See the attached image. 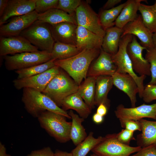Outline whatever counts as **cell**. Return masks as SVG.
<instances>
[{
    "label": "cell",
    "mask_w": 156,
    "mask_h": 156,
    "mask_svg": "<svg viewBox=\"0 0 156 156\" xmlns=\"http://www.w3.org/2000/svg\"><path fill=\"white\" fill-rule=\"evenodd\" d=\"M116 69L112 60V55L101 49L99 56L89 67L87 76H112L116 72Z\"/></svg>",
    "instance_id": "cell-17"
},
{
    "label": "cell",
    "mask_w": 156,
    "mask_h": 156,
    "mask_svg": "<svg viewBox=\"0 0 156 156\" xmlns=\"http://www.w3.org/2000/svg\"><path fill=\"white\" fill-rule=\"evenodd\" d=\"M58 0H36L35 11L38 14L44 13L53 8H56Z\"/></svg>",
    "instance_id": "cell-36"
},
{
    "label": "cell",
    "mask_w": 156,
    "mask_h": 156,
    "mask_svg": "<svg viewBox=\"0 0 156 156\" xmlns=\"http://www.w3.org/2000/svg\"><path fill=\"white\" fill-rule=\"evenodd\" d=\"M92 120L95 123L99 124L101 123L103 120V116L96 113L92 116Z\"/></svg>",
    "instance_id": "cell-44"
},
{
    "label": "cell",
    "mask_w": 156,
    "mask_h": 156,
    "mask_svg": "<svg viewBox=\"0 0 156 156\" xmlns=\"http://www.w3.org/2000/svg\"><path fill=\"white\" fill-rule=\"evenodd\" d=\"M39 51L24 37L18 35L0 38V55L4 56L9 54L32 52Z\"/></svg>",
    "instance_id": "cell-13"
},
{
    "label": "cell",
    "mask_w": 156,
    "mask_h": 156,
    "mask_svg": "<svg viewBox=\"0 0 156 156\" xmlns=\"http://www.w3.org/2000/svg\"><path fill=\"white\" fill-rule=\"evenodd\" d=\"M90 156H100L96 154L93 153V154H91Z\"/></svg>",
    "instance_id": "cell-50"
},
{
    "label": "cell",
    "mask_w": 156,
    "mask_h": 156,
    "mask_svg": "<svg viewBox=\"0 0 156 156\" xmlns=\"http://www.w3.org/2000/svg\"><path fill=\"white\" fill-rule=\"evenodd\" d=\"M138 121L142 127V133L137 136L138 146L142 148L154 145L156 146V121L141 119Z\"/></svg>",
    "instance_id": "cell-24"
},
{
    "label": "cell",
    "mask_w": 156,
    "mask_h": 156,
    "mask_svg": "<svg viewBox=\"0 0 156 156\" xmlns=\"http://www.w3.org/2000/svg\"><path fill=\"white\" fill-rule=\"evenodd\" d=\"M76 46L80 51L85 49H101L103 38L84 27L77 25Z\"/></svg>",
    "instance_id": "cell-19"
},
{
    "label": "cell",
    "mask_w": 156,
    "mask_h": 156,
    "mask_svg": "<svg viewBox=\"0 0 156 156\" xmlns=\"http://www.w3.org/2000/svg\"><path fill=\"white\" fill-rule=\"evenodd\" d=\"M81 2L80 0H59L56 8L74 17L76 10Z\"/></svg>",
    "instance_id": "cell-35"
},
{
    "label": "cell",
    "mask_w": 156,
    "mask_h": 156,
    "mask_svg": "<svg viewBox=\"0 0 156 156\" xmlns=\"http://www.w3.org/2000/svg\"><path fill=\"white\" fill-rule=\"evenodd\" d=\"M38 14L35 10L28 14L12 17L9 21L0 27V37L18 36L37 20Z\"/></svg>",
    "instance_id": "cell-12"
},
{
    "label": "cell",
    "mask_w": 156,
    "mask_h": 156,
    "mask_svg": "<svg viewBox=\"0 0 156 156\" xmlns=\"http://www.w3.org/2000/svg\"><path fill=\"white\" fill-rule=\"evenodd\" d=\"M81 51L76 45L55 42L51 53L52 59L60 60L71 57Z\"/></svg>",
    "instance_id": "cell-29"
},
{
    "label": "cell",
    "mask_w": 156,
    "mask_h": 156,
    "mask_svg": "<svg viewBox=\"0 0 156 156\" xmlns=\"http://www.w3.org/2000/svg\"><path fill=\"white\" fill-rule=\"evenodd\" d=\"M103 137L95 138L93 133L90 132L85 139L76 146L72 151L73 156H86L88 153L94 148L103 140Z\"/></svg>",
    "instance_id": "cell-30"
},
{
    "label": "cell",
    "mask_w": 156,
    "mask_h": 156,
    "mask_svg": "<svg viewBox=\"0 0 156 156\" xmlns=\"http://www.w3.org/2000/svg\"><path fill=\"white\" fill-rule=\"evenodd\" d=\"M79 85L61 69L42 92L60 107L64 99L78 90Z\"/></svg>",
    "instance_id": "cell-4"
},
{
    "label": "cell",
    "mask_w": 156,
    "mask_h": 156,
    "mask_svg": "<svg viewBox=\"0 0 156 156\" xmlns=\"http://www.w3.org/2000/svg\"><path fill=\"white\" fill-rule=\"evenodd\" d=\"M75 16L77 25L103 37L105 30L101 23L99 16L86 3L82 1L77 9Z\"/></svg>",
    "instance_id": "cell-9"
},
{
    "label": "cell",
    "mask_w": 156,
    "mask_h": 156,
    "mask_svg": "<svg viewBox=\"0 0 156 156\" xmlns=\"http://www.w3.org/2000/svg\"><path fill=\"white\" fill-rule=\"evenodd\" d=\"M22 101L27 111L34 118H38L42 113L48 111L71 118L66 111L58 106L51 98L34 89L23 88Z\"/></svg>",
    "instance_id": "cell-2"
},
{
    "label": "cell",
    "mask_w": 156,
    "mask_h": 156,
    "mask_svg": "<svg viewBox=\"0 0 156 156\" xmlns=\"http://www.w3.org/2000/svg\"><path fill=\"white\" fill-rule=\"evenodd\" d=\"M112 76L101 75L96 77L94 105L98 106L103 103L109 108L110 101L108 94L113 85Z\"/></svg>",
    "instance_id": "cell-21"
},
{
    "label": "cell",
    "mask_w": 156,
    "mask_h": 156,
    "mask_svg": "<svg viewBox=\"0 0 156 156\" xmlns=\"http://www.w3.org/2000/svg\"><path fill=\"white\" fill-rule=\"evenodd\" d=\"M77 26L68 22L50 25L51 34L55 42L76 45Z\"/></svg>",
    "instance_id": "cell-20"
},
{
    "label": "cell",
    "mask_w": 156,
    "mask_h": 156,
    "mask_svg": "<svg viewBox=\"0 0 156 156\" xmlns=\"http://www.w3.org/2000/svg\"><path fill=\"white\" fill-rule=\"evenodd\" d=\"M55 60L51 59L42 64L16 70L15 72L18 75L17 79H22L43 73L56 66Z\"/></svg>",
    "instance_id": "cell-33"
},
{
    "label": "cell",
    "mask_w": 156,
    "mask_h": 156,
    "mask_svg": "<svg viewBox=\"0 0 156 156\" xmlns=\"http://www.w3.org/2000/svg\"><path fill=\"white\" fill-rule=\"evenodd\" d=\"M122 30L121 37L127 34L132 35L136 36L140 40V44L146 49L155 47L153 34L144 24L140 14H138L135 20L125 25Z\"/></svg>",
    "instance_id": "cell-15"
},
{
    "label": "cell",
    "mask_w": 156,
    "mask_h": 156,
    "mask_svg": "<svg viewBox=\"0 0 156 156\" xmlns=\"http://www.w3.org/2000/svg\"><path fill=\"white\" fill-rule=\"evenodd\" d=\"M65 117L46 111L38 117L41 127L57 141L66 143L70 140L71 122L67 121Z\"/></svg>",
    "instance_id": "cell-3"
},
{
    "label": "cell",
    "mask_w": 156,
    "mask_h": 156,
    "mask_svg": "<svg viewBox=\"0 0 156 156\" xmlns=\"http://www.w3.org/2000/svg\"><path fill=\"white\" fill-rule=\"evenodd\" d=\"M145 0H128L115 22V26L122 29L129 23L135 20L138 14L137 12L141 2Z\"/></svg>",
    "instance_id": "cell-22"
},
{
    "label": "cell",
    "mask_w": 156,
    "mask_h": 156,
    "mask_svg": "<svg viewBox=\"0 0 156 156\" xmlns=\"http://www.w3.org/2000/svg\"><path fill=\"white\" fill-rule=\"evenodd\" d=\"M61 69L55 66L41 73L22 79H15L13 81L14 86L18 90L28 88L42 92Z\"/></svg>",
    "instance_id": "cell-10"
},
{
    "label": "cell",
    "mask_w": 156,
    "mask_h": 156,
    "mask_svg": "<svg viewBox=\"0 0 156 156\" xmlns=\"http://www.w3.org/2000/svg\"><path fill=\"white\" fill-rule=\"evenodd\" d=\"M131 156H156V146L151 145L142 148L136 154Z\"/></svg>",
    "instance_id": "cell-40"
},
{
    "label": "cell",
    "mask_w": 156,
    "mask_h": 156,
    "mask_svg": "<svg viewBox=\"0 0 156 156\" xmlns=\"http://www.w3.org/2000/svg\"><path fill=\"white\" fill-rule=\"evenodd\" d=\"M108 109L105 105L103 103H101L98 106L96 113L104 116L107 114Z\"/></svg>",
    "instance_id": "cell-43"
},
{
    "label": "cell",
    "mask_w": 156,
    "mask_h": 156,
    "mask_svg": "<svg viewBox=\"0 0 156 156\" xmlns=\"http://www.w3.org/2000/svg\"><path fill=\"white\" fill-rule=\"evenodd\" d=\"M121 1L122 0H108L103 6V10L111 9Z\"/></svg>",
    "instance_id": "cell-42"
},
{
    "label": "cell",
    "mask_w": 156,
    "mask_h": 156,
    "mask_svg": "<svg viewBox=\"0 0 156 156\" xmlns=\"http://www.w3.org/2000/svg\"><path fill=\"white\" fill-rule=\"evenodd\" d=\"M0 156H11L10 155L7 153L6 148L1 142L0 143Z\"/></svg>",
    "instance_id": "cell-47"
},
{
    "label": "cell",
    "mask_w": 156,
    "mask_h": 156,
    "mask_svg": "<svg viewBox=\"0 0 156 156\" xmlns=\"http://www.w3.org/2000/svg\"><path fill=\"white\" fill-rule=\"evenodd\" d=\"M122 29L116 26H113L105 30L101 49L105 52L112 55L118 52Z\"/></svg>",
    "instance_id": "cell-25"
},
{
    "label": "cell",
    "mask_w": 156,
    "mask_h": 156,
    "mask_svg": "<svg viewBox=\"0 0 156 156\" xmlns=\"http://www.w3.org/2000/svg\"><path fill=\"white\" fill-rule=\"evenodd\" d=\"M153 40L154 46L156 47V31L153 34Z\"/></svg>",
    "instance_id": "cell-48"
},
{
    "label": "cell",
    "mask_w": 156,
    "mask_h": 156,
    "mask_svg": "<svg viewBox=\"0 0 156 156\" xmlns=\"http://www.w3.org/2000/svg\"><path fill=\"white\" fill-rule=\"evenodd\" d=\"M20 35L41 51L51 53L55 42L50 25L37 20L21 33Z\"/></svg>",
    "instance_id": "cell-6"
},
{
    "label": "cell",
    "mask_w": 156,
    "mask_h": 156,
    "mask_svg": "<svg viewBox=\"0 0 156 156\" xmlns=\"http://www.w3.org/2000/svg\"><path fill=\"white\" fill-rule=\"evenodd\" d=\"M133 36L132 35L127 34L121 38L118 51L115 54L112 55V58L117 68L116 72L128 74L134 79L138 87L139 97L142 98L144 87V81L146 76H138L136 74L127 51V46L132 41Z\"/></svg>",
    "instance_id": "cell-5"
},
{
    "label": "cell",
    "mask_w": 156,
    "mask_h": 156,
    "mask_svg": "<svg viewBox=\"0 0 156 156\" xmlns=\"http://www.w3.org/2000/svg\"><path fill=\"white\" fill-rule=\"evenodd\" d=\"M115 114L120 121L129 120L137 121L145 118L156 120V103L151 105L143 104L131 108L125 107L120 104L117 107Z\"/></svg>",
    "instance_id": "cell-11"
},
{
    "label": "cell",
    "mask_w": 156,
    "mask_h": 156,
    "mask_svg": "<svg viewBox=\"0 0 156 156\" xmlns=\"http://www.w3.org/2000/svg\"><path fill=\"white\" fill-rule=\"evenodd\" d=\"M145 58L150 65V71L151 79L148 83L151 85H156V47L147 49Z\"/></svg>",
    "instance_id": "cell-34"
},
{
    "label": "cell",
    "mask_w": 156,
    "mask_h": 156,
    "mask_svg": "<svg viewBox=\"0 0 156 156\" xmlns=\"http://www.w3.org/2000/svg\"><path fill=\"white\" fill-rule=\"evenodd\" d=\"M61 107L66 111L70 109L75 110L80 117L84 119L88 118L92 110L84 101L78 91L65 98Z\"/></svg>",
    "instance_id": "cell-23"
},
{
    "label": "cell",
    "mask_w": 156,
    "mask_h": 156,
    "mask_svg": "<svg viewBox=\"0 0 156 156\" xmlns=\"http://www.w3.org/2000/svg\"><path fill=\"white\" fill-rule=\"evenodd\" d=\"M126 4V2L110 9L102 10L99 15L101 25L106 29L115 25V22Z\"/></svg>",
    "instance_id": "cell-32"
},
{
    "label": "cell",
    "mask_w": 156,
    "mask_h": 156,
    "mask_svg": "<svg viewBox=\"0 0 156 156\" xmlns=\"http://www.w3.org/2000/svg\"><path fill=\"white\" fill-rule=\"evenodd\" d=\"M134 132L126 129L122 130L116 133V138L121 143L129 145L130 142L132 140H135L133 136Z\"/></svg>",
    "instance_id": "cell-38"
},
{
    "label": "cell",
    "mask_w": 156,
    "mask_h": 156,
    "mask_svg": "<svg viewBox=\"0 0 156 156\" xmlns=\"http://www.w3.org/2000/svg\"><path fill=\"white\" fill-rule=\"evenodd\" d=\"M9 0H0V17H1L6 7Z\"/></svg>",
    "instance_id": "cell-45"
},
{
    "label": "cell",
    "mask_w": 156,
    "mask_h": 156,
    "mask_svg": "<svg viewBox=\"0 0 156 156\" xmlns=\"http://www.w3.org/2000/svg\"><path fill=\"white\" fill-rule=\"evenodd\" d=\"M138 11L145 26L153 34L156 31V12L153 5H148L141 3Z\"/></svg>",
    "instance_id": "cell-31"
},
{
    "label": "cell",
    "mask_w": 156,
    "mask_h": 156,
    "mask_svg": "<svg viewBox=\"0 0 156 156\" xmlns=\"http://www.w3.org/2000/svg\"><path fill=\"white\" fill-rule=\"evenodd\" d=\"M142 98L146 103L156 100V85L148 84L144 86Z\"/></svg>",
    "instance_id": "cell-37"
},
{
    "label": "cell",
    "mask_w": 156,
    "mask_h": 156,
    "mask_svg": "<svg viewBox=\"0 0 156 156\" xmlns=\"http://www.w3.org/2000/svg\"><path fill=\"white\" fill-rule=\"evenodd\" d=\"M37 20L51 25L64 22L77 25L74 17L57 8H52L44 13L38 14Z\"/></svg>",
    "instance_id": "cell-26"
},
{
    "label": "cell",
    "mask_w": 156,
    "mask_h": 156,
    "mask_svg": "<svg viewBox=\"0 0 156 156\" xmlns=\"http://www.w3.org/2000/svg\"><path fill=\"white\" fill-rule=\"evenodd\" d=\"M113 85L125 93L129 98L131 107H136V95L139 93L138 85L133 77L128 74L116 72L112 76Z\"/></svg>",
    "instance_id": "cell-18"
},
{
    "label": "cell",
    "mask_w": 156,
    "mask_h": 156,
    "mask_svg": "<svg viewBox=\"0 0 156 156\" xmlns=\"http://www.w3.org/2000/svg\"><path fill=\"white\" fill-rule=\"evenodd\" d=\"M3 57L5 68L8 70L16 71L28 68L52 59L51 53L40 50Z\"/></svg>",
    "instance_id": "cell-7"
},
{
    "label": "cell",
    "mask_w": 156,
    "mask_h": 156,
    "mask_svg": "<svg viewBox=\"0 0 156 156\" xmlns=\"http://www.w3.org/2000/svg\"><path fill=\"white\" fill-rule=\"evenodd\" d=\"M146 49L138 42L134 36H133L132 41L127 47V52L133 69L140 76L151 75L150 64L142 55L143 51Z\"/></svg>",
    "instance_id": "cell-14"
},
{
    "label": "cell",
    "mask_w": 156,
    "mask_h": 156,
    "mask_svg": "<svg viewBox=\"0 0 156 156\" xmlns=\"http://www.w3.org/2000/svg\"><path fill=\"white\" fill-rule=\"evenodd\" d=\"M142 147H132L120 142L116 133L108 134L92 151L100 156H130L140 150Z\"/></svg>",
    "instance_id": "cell-8"
},
{
    "label": "cell",
    "mask_w": 156,
    "mask_h": 156,
    "mask_svg": "<svg viewBox=\"0 0 156 156\" xmlns=\"http://www.w3.org/2000/svg\"><path fill=\"white\" fill-rule=\"evenodd\" d=\"M27 156H54V153L49 147L32 151Z\"/></svg>",
    "instance_id": "cell-41"
},
{
    "label": "cell",
    "mask_w": 156,
    "mask_h": 156,
    "mask_svg": "<svg viewBox=\"0 0 156 156\" xmlns=\"http://www.w3.org/2000/svg\"><path fill=\"white\" fill-rule=\"evenodd\" d=\"M96 77H88L79 86L78 91L85 103L92 109L94 105Z\"/></svg>",
    "instance_id": "cell-28"
},
{
    "label": "cell",
    "mask_w": 156,
    "mask_h": 156,
    "mask_svg": "<svg viewBox=\"0 0 156 156\" xmlns=\"http://www.w3.org/2000/svg\"><path fill=\"white\" fill-rule=\"evenodd\" d=\"M122 128L134 132L135 131H141L142 127L138 120H127L120 121Z\"/></svg>",
    "instance_id": "cell-39"
},
{
    "label": "cell",
    "mask_w": 156,
    "mask_h": 156,
    "mask_svg": "<svg viewBox=\"0 0 156 156\" xmlns=\"http://www.w3.org/2000/svg\"><path fill=\"white\" fill-rule=\"evenodd\" d=\"M68 113L72 120L70 133V140L77 146L87 136L85 129L82 125L84 119L74 113L72 110Z\"/></svg>",
    "instance_id": "cell-27"
},
{
    "label": "cell",
    "mask_w": 156,
    "mask_h": 156,
    "mask_svg": "<svg viewBox=\"0 0 156 156\" xmlns=\"http://www.w3.org/2000/svg\"><path fill=\"white\" fill-rule=\"evenodd\" d=\"M36 0H9L2 16L0 18V25L10 18L24 15L34 10Z\"/></svg>",
    "instance_id": "cell-16"
},
{
    "label": "cell",
    "mask_w": 156,
    "mask_h": 156,
    "mask_svg": "<svg viewBox=\"0 0 156 156\" xmlns=\"http://www.w3.org/2000/svg\"><path fill=\"white\" fill-rule=\"evenodd\" d=\"M101 49H85L69 58L55 60V63L65 70L79 86L86 78L91 63L98 57Z\"/></svg>",
    "instance_id": "cell-1"
},
{
    "label": "cell",
    "mask_w": 156,
    "mask_h": 156,
    "mask_svg": "<svg viewBox=\"0 0 156 156\" xmlns=\"http://www.w3.org/2000/svg\"><path fill=\"white\" fill-rule=\"evenodd\" d=\"M154 9L156 12V0L155 1L154 4L153 5Z\"/></svg>",
    "instance_id": "cell-49"
},
{
    "label": "cell",
    "mask_w": 156,
    "mask_h": 156,
    "mask_svg": "<svg viewBox=\"0 0 156 156\" xmlns=\"http://www.w3.org/2000/svg\"><path fill=\"white\" fill-rule=\"evenodd\" d=\"M54 156H73L71 153H68L59 150H56L54 153Z\"/></svg>",
    "instance_id": "cell-46"
}]
</instances>
